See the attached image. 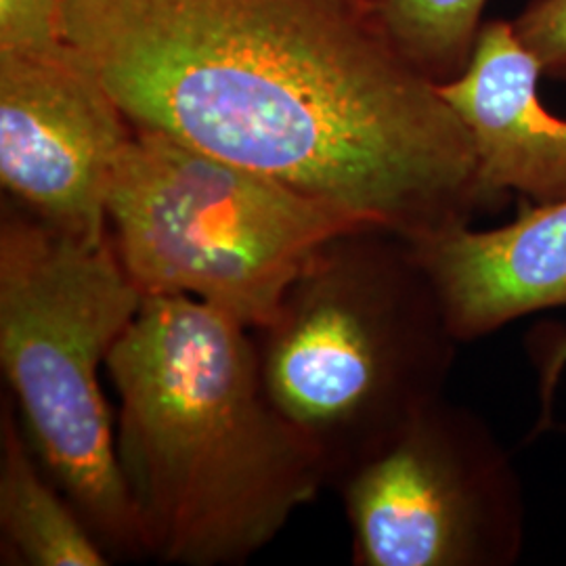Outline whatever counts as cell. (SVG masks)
I'll use <instances>...</instances> for the list:
<instances>
[{"label": "cell", "mask_w": 566, "mask_h": 566, "mask_svg": "<svg viewBox=\"0 0 566 566\" xmlns=\"http://www.w3.org/2000/svg\"><path fill=\"white\" fill-rule=\"evenodd\" d=\"M137 128L422 240L493 212L464 124L365 0H63Z\"/></svg>", "instance_id": "1"}, {"label": "cell", "mask_w": 566, "mask_h": 566, "mask_svg": "<svg viewBox=\"0 0 566 566\" xmlns=\"http://www.w3.org/2000/svg\"><path fill=\"white\" fill-rule=\"evenodd\" d=\"M105 371L149 558L243 565L327 485L319 455L264 390L254 336L219 308L145 296Z\"/></svg>", "instance_id": "2"}, {"label": "cell", "mask_w": 566, "mask_h": 566, "mask_svg": "<svg viewBox=\"0 0 566 566\" xmlns=\"http://www.w3.org/2000/svg\"><path fill=\"white\" fill-rule=\"evenodd\" d=\"M254 332L264 390L332 486L446 397L460 346L416 245L385 229L324 243Z\"/></svg>", "instance_id": "3"}, {"label": "cell", "mask_w": 566, "mask_h": 566, "mask_svg": "<svg viewBox=\"0 0 566 566\" xmlns=\"http://www.w3.org/2000/svg\"><path fill=\"white\" fill-rule=\"evenodd\" d=\"M142 303L112 233L82 240L4 202L0 367L7 395L42 468L112 560L149 558L99 380Z\"/></svg>", "instance_id": "4"}, {"label": "cell", "mask_w": 566, "mask_h": 566, "mask_svg": "<svg viewBox=\"0 0 566 566\" xmlns=\"http://www.w3.org/2000/svg\"><path fill=\"white\" fill-rule=\"evenodd\" d=\"M107 224L145 296H189L263 327L324 245L374 229L242 166L137 128L107 185Z\"/></svg>", "instance_id": "5"}, {"label": "cell", "mask_w": 566, "mask_h": 566, "mask_svg": "<svg viewBox=\"0 0 566 566\" xmlns=\"http://www.w3.org/2000/svg\"><path fill=\"white\" fill-rule=\"evenodd\" d=\"M357 566H512L525 489L493 428L447 397L336 485Z\"/></svg>", "instance_id": "6"}, {"label": "cell", "mask_w": 566, "mask_h": 566, "mask_svg": "<svg viewBox=\"0 0 566 566\" xmlns=\"http://www.w3.org/2000/svg\"><path fill=\"white\" fill-rule=\"evenodd\" d=\"M133 124L61 42L0 49V182L11 202L82 240H103L107 185Z\"/></svg>", "instance_id": "7"}, {"label": "cell", "mask_w": 566, "mask_h": 566, "mask_svg": "<svg viewBox=\"0 0 566 566\" xmlns=\"http://www.w3.org/2000/svg\"><path fill=\"white\" fill-rule=\"evenodd\" d=\"M542 74L512 21L493 20L481 25L464 72L439 84L495 210L514 193L533 206L566 200V120L542 105Z\"/></svg>", "instance_id": "8"}, {"label": "cell", "mask_w": 566, "mask_h": 566, "mask_svg": "<svg viewBox=\"0 0 566 566\" xmlns=\"http://www.w3.org/2000/svg\"><path fill=\"white\" fill-rule=\"evenodd\" d=\"M458 343L526 315L566 308V200L526 203L493 229L453 224L413 242Z\"/></svg>", "instance_id": "9"}, {"label": "cell", "mask_w": 566, "mask_h": 566, "mask_svg": "<svg viewBox=\"0 0 566 566\" xmlns=\"http://www.w3.org/2000/svg\"><path fill=\"white\" fill-rule=\"evenodd\" d=\"M112 556L42 468L15 405L0 401V565L107 566Z\"/></svg>", "instance_id": "10"}, {"label": "cell", "mask_w": 566, "mask_h": 566, "mask_svg": "<svg viewBox=\"0 0 566 566\" xmlns=\"http://www.w3.org/2000/svg\"><path fill=\"white\" fill-rule=\"evenodd\" d=\"M486 0H371L388 41L437 84L458 78L481 30Z\"/></svg>", "instance_id": "11"}, {"label": "cell", "mask_w": 566, "mask_h": 566, "mask_svg": "<svg viewBox=\"0 0 566 566\" xmlns=\"http://www.w3.org/2000/svg\"><path fill=\"white\" fill-rule=\"evenodd\" d=\"M512 25L546 76L566 78V0H528Z\"/></svg>", "instance_id": "12"}, {"label": "cell", "mask_w": 566, "mask_h": 566, "mask_svg": "<svg viewBox=\"0 0 566 566\" xmlns=\"http://www.w3.org/2000/svg\"><path fill=\"white\" fill-rule=\"evenodd\" d=\"M63 0H0V49H51L61 36Z\"/></svg>", "instance_id": "13"}, {"label": "cell", "mask_w": 566, "mask_h": 566, "mask_svg": "<svg viewBox=\"0 0 566 566\" xmlns=\"http://www.w3.org/2000/svg\"><path fill=\"white\" fill-rule=\"evenodd\" d=\"M526 353L537 369L539 385V424L537 430H546L552 418V405L558 385L566 369V327L563 325H539L526 334Z\"/></svg>", "instance_id": "14"}, {"label": "cell", "mask_w": 566, "mask_h": 566, "mask_svg": "<svg viewBox=\"0 0 566 566\" xmlns=\"http://www.w3.org/2000/svg\"><path fill=\"white\" fill-rule=\"evenodd\" d=\"M365 2H371V0H365Z\"/></svg>", "instance_id": "15"}]
</instances>
